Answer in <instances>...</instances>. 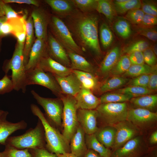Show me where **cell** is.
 I'll return each instance as SVG.
<instances>
[{"instance_id":"cell-1","label":"cell","mask_w":157,"mask_h":157,"mask_svg":"<svg viewBox=\"0 0 157 157\" xmlns=\"http://www.w3.org/2000/svg\"><path fill=\"white\" fill-rule=\"evenodd\" d=\"M65 18L66 24L81 46L100 55L101 50L98 37V17L83 13L76 8Z\"/></svg>"},{"instance_id":"cell-2","label":"cell","mask_w":157,"mask_h":157,"mask_svg":"<svg viewBox=\"0 0 157 157\" xmlns=\"http://www.w3.org/2000/svg\"><path fill=\"white\" fill-rule=\"evenodd\" d=\"M30 109L33 114L38 117L43 126L46 148L50 152L57 155L69 152V143L57 128L50 123L39 107L32 104H31Z\"/></svg>"},{"instance_id":"cell-3","label":"cell","mask_w":157,"mask_h":157,"mask_svg":"<svg viewBox=\"0 0 157 157\" xmlns=\"http://www.w3.org/2000/svg\"><path fill=\"white\" fill-rule=\"evenodd\" d=\"M46 144L43 127L38 119L34 128H30L22 135L10 136L6 140V145L22 149L46 148Z\"/></svg>"},{"instance_id":"cell-4","label":"cell","mask_w":157,"mask_h":157,"mask_svg":"<svg viewBox=\"0 0 157 157\" xmlns=\"http://www.w3.org/2000/svg\"><path fill=\"white\" fill-rule=\"evenodd\" d=\"M24 44L17 41L11 59L4 67L3 69L6 74L10 70L12 71L11 79L14 85V90H21L25 93L26 71L24 63L23 51Z\"/></svg>"},{"instance_id":"cell-5","label":"cell","mask_w":157,"mask_h":157,"mask_svg":"<svg viewBox=\"0 0 157 157\" xmlns=\"http://www.w3.org/2000/svg\"><path fill=\"white\" fill-rule=\"evenodd\" d=\"M59 98L63 104L62 117L63 130L62 134L69 143L78 125L77 115L78 108L74 97L62 94Z\"/></svg>"},{"instance_id":"cell-6","label":"cell","mask_w":157,"mask_h":157,"mask_svg":"<svg viewBox=\"0 0 157 157\" xmlns=\"http://www.w3.org/2000/svg\"><path fill=\"white\" fill-rule=\"evenodd\" d=\"M96 110L102 122L105 125L113 126L127 120L129 109L127 103L124 102L101 104Z\"/></svg>"},{"instance_id":"cell-7","label":"cell","mask_w":157,"mask_h":157,"mask_svg":"<svg viewBox=\"0 0 157 157\" xmlns=\"http://www.w3.org/2000/svg\"><path fill=\"white\" fill-rule=\"evenodd\" d=\"M31 93L37 103L41 106L45 111L46 119L53 126L57 128L62 125V115L63 104L61 99L45 98L40 96L34 90Z\"/></svg>"},{"instance_id":"cell-8","label":"cell","mask_w":157,"mask_h":157,"mask_svg":"<svg viewBox=\"0 0 157 157\" xmlns=\"http://www.w3.org/2000/svg\"><path fill=\"white\" fill-rule=\"evenodd\" d=\"M49 24L53 35L65 48L83 56V51L74 40L68 27L58 17L53 16Z\"/></svg>"},{"instance_id":"cell-9","label":"cell","mask_w":157,"mask_h":157,"mask_svg":"<svg viewBox=\"0 0 157 157\" xmlns=\"http://www.w3.org/2000/svg\"><path fill=\"white\" fill-rule=\"evenodd\" d=\"M26 85H38L49 90L57 97L63 94L56 79L51 73L46 72L38 66L26 71Z\"/></svg>"},{"instance_id":"cell-10","label":"cell","mask_w":157,"mask_h":157,"mask_svg":"<svg viewBox=\"0 0 157 157\" xmlns=\"http://www.w3.org/2000/svg\"><path fill=\"white\" fill-rule=\"evenodd\" d=\"M151 149L142 134L129 140L121 147L112 151L110 157H140Z\"/></svg>"},{"instance_id":"cell-11","label":"cell","mask_w":157,"mask_h":157,"mask_svg":"<svg viewBox=\"0 0 157 157\" xmlns=\"http://www.w3.org/2000/svg\"><path fill=\"white\" fill-rule=\"evenodd\" d=\"M127 120L142 132L151 129L157 121V113L144 109L135 108L129 109Z\"/></svg>"},{"instance_id":"cell-12","label":"cell","mask_w":157,"mask_h":157,"mask_svg":"<svg viewBox=\"0 0 157 157\" xmlns=\"http://www.w3.org/2000/svg\"><path fill=\"white\" fill-rule=\"evenodd\" d=\"M116 129L115 142L112 151L123 146L129 140L142 132L136 126L127 120L113 126Z\"/></svg>"},{"instance_id":"cell-13","label":"cell","mask_w":157,"mask_h":157,"mask_svg":"<svg viewBox=\"0 0 157 157\" xmlns=\"http://www.w3.org/2000/svg\"><path fill=\"white\" fill-rule=\"evenodd\" d=\"M47 51L51 58L68 67H70L71 63L65 48L51 34L47 35Z\"/></svg>"},{"instance_id":"cell-14","label":"cell","mask_w":157,"mask_h":157,"mask_svg":"<svg viewBox=\"0 0 157 157\" xmlns=\"http://www.w3.org/2000/svg\"><path fill=\"white\" fill-rule=\"evenodd\" d=\"M77 118L79 124L85 134H94L97 130L98 113L95 109L79 108L77 110Z\"/></svg>"},{"instance_id":"cell-15","label":"cell","mask_w":157,"mask_h":157,"mask_svg":"<svg viewBox=\"0 0 157 157\" xmlns=\"http://www.w3.org/2000/svg\"><path fill=\"white\" fill-rule=\"evenodd\" d=\"M8 112L4 111L0 116V144L5 145L7 138L15 132L26 129L27 123L24 120L16 123L8 121L7 117Z\"/></svg>"},{"instance_id":"cell-16","label":"cell","mask_w":157,"mask_h":157,"mask_svg":"<svg viewBox=\"0 0 157 157\" xmlns=\"http://www.w3.org/2000/svg\"><path fill=\"white\" fill-rule=\"evenodd\" d=\"M52 75L57 81L63 94L75 97L82 88L80 81L72 71L65 76Z\"/></svg>"},{"instance_id":"cell-17","label":"cell","mask_w":157,"mask_h":157,"mask_svg":"<svg viewBox=\"0 0 157 157\" xmlns=\"http://www.w3.org/2000/svg\"><path fill=\"white\" fill-rule=\"evenodd\" d=\"M47 41L36 38L31 48L28 62L25 66L26 71L34 68L40 60L47 56Z\"/></svg>"},{"instance_id":"cell-18","label":"cell","mask_w":157,"mask_h":157,"mask_svg":"<svg viewBox=\"0 0 157 157\" xmlns=\"http://www.w3.org/2000/svg\"><path fill=\"white\" fill-rule=\"evenodd\" d=\"M31 16L33 19L36 38L47 41V28L50 21L48 16L42 9H37L32 11Z\"/></svg>"},{"instance_id":"cell-19","label":"cell","mask_w":157,"mask_h":157,"mask_svg":"<svg viewBox=\"0 0 157 157\" xmlns=\"http://www.w3.org/2000/svg\"><path fill=\"white\" fill-rule=\"evenodd\" d=\"M74 97L78 109H95L101 104L99 98L90 90L83 87Z\"/></svg>"},{"instance_id":"cell-20","label":"cell","mask_w":157,"mask_h":157,"mask_svg":"<svg viewBox=\"0 0 157 157\" xmlns=\"http://www.w3.org/2000/svg\"><path fill=\"white\" fill-rule=\"evenodd\" d=\"M37 66L46 72L60 76H66L72 72L70 68L57 62L48 55L40 60Z\"/></svg>"},{"instance_id":"cell-21","label":"cell","mask_w":157,"mask_h":157,"mask_svg":"<svg viewBox=\"0 0 157 157\" xmlns=\"http://www.w3.org/2000/svg\"><path fill=\"white\" fill-rule=\"evenodd\" d=\"M85 133L79 124L70 142L71 153L77 157H83L87 151L85 141Z\"/></svg>"},{"instance_id":"cell-22","label":"cell","mask_w":157,"mask_h":157,"mask_svg":"<svg viewBox=\"0 0 157 157\" xmlns=\"http://www.w3.org/2000/svg\"><path fill=\"white\" fill-rule=\"evenodd\" d=\"M116 129L113 126L105 125L98 128L94 133L97 140L106 147L112 148L115 142Z\"/></svg>"},{"instance_id":"cell-23","label":"cell","mask_w":157,"mask_h":157,"mask_svg":"<svg viewBox=\"0 0 157 157\" xmlns=\"http://www.w3.org/2000/svg\"><path fill=\"white\" fill-rule=\"evenodd\" d=\"M44 1L58 15L65 17L76 9L71 0H45Z\"/></svg>"},{"instance_id":"cell-24","label":"cell","mask_w":157,"mask_h":157,"mask_svg":"<svg viewBox=\"0 0 157 157\" xmlns=\"http://www.w3.org/2000/svg\"><path fill=\"white\" fill-rule=\"evenodd\" d=\"M69 59L72 70H78L92 74L94 69L92 65L82 56L72 50H66Z\"/></svg>"},{"instance_id":"cell-25","label":"cell","mask_w":157,"mask_h":157,"mask_svg":"<svg viewBox=\"0 0 157 157\" xmlns=\"http://www.w3.org/2000/svg\"><path fill=\"white\" fill-rule=\"evenodd\" d=\"M120 54V49L117 47L108 52L99 67V72L101 74L105 75L110 72L119 60Z\"/></svg>"},{"instance_id":"cell-26","label":"cell","mask_w":157,"mask_h":157,"mask_svg":"<svg viewBox=\"0 0 157 157\" xmlns=\"http://www.w3.org/2000/svg\"><path fill=\"white\" fill-rule=\"evenodd\" d=\"M129 101L135 108L144 109L152 111L157 106V95L151 94L142 95L133 97Z\"/></svg>"},{"instance_id":"cell-27","label":"cell","mask_w":157,"mask_h":157,"mask_svg":"<svg viewBox=\"0 0 157 157\" xmlns=\"http://www.w3.org/2000/svg\"><path fill=\"white\" fill-rule=\"evenodd\" d=\"M34 32L33 21L30 16L26 21V38L23 51L25 66L28 62L30 52L34 42Z\"/></svg>"},{"instance_id":"cell-28","label":"cell","mask_w":157,"mask_h":157,"mask_svg":"<svg viewBox=\"0 0 157 157\" xmlns=\"http://www.w3.org/2000/svg\"><path fill=\"white\" fill-rule=\"evenodd\" d=\"M85 141L88 149H92L98 153L101 157H110L112 150L106 147L97 139L94 134H85Z\"/></svg>"},{"instance_id":"cell-29","label":"cell","mask_w":157,"mask_h":157,"mask_svg":"<svg viewBox=\"0 0 157 157\" xmlns=\"http://www.w3.org/2000/svg\"><path fill=\"white\" fill-rule=\"evenodd\" d=\"M80 81L82 87L92 90L97 87L98 80L92 73L78 70H72Z\"/></svg>"},{"instance_id":"cell-30","label":"cell","mask_w":157,"mask_h":157,"mask_svg":"<svg viewBox=\"0 0 157 157\" xmlns=\"http://www.w3.org/2000/svg\"><path fill=\"white\" fill-rule=\"evenodd\" d=\"M156 70V66L147 64L131 65L123 75L124 77H136L143 74H150Z\"/></svg>"},{"instance_id":"cell-31","label":"cell","mask_w":157,"mask_h":157,"mask_svg":"<svg viewBox=\"0 0 157 157\" xmlns=\"http://www.w3.org/2000/svg\"><path fill=\"white\" fill-rule=\"evenodd\" d=\"M129 79L124 77L114 76L104 81L99 86V91L104 93L118 89L125 85Z\"/></svg>"},{"instance_id":"cell-32","label":"cell","mask_w":157,"mask_h":157,"mask_svg":"<svg viewBox=\"0 0 157 157\" xmlns=\"http://www.w3.org/2000/svg\"><path fill=\"white\" fill-rule=\"evenodd\" d=\"M133 97L131 95L115 92L105 93L102 95L99 99L101 104L121 103L129 101Z\"/></svg>"},{"instance_id":"cell-33","label":"cell","mask_w":157,"mask_h":157,"mask_svg":"<svg viewBox=\"0 0 157 157\" xmlns=\"http://www.w3.org/2000/svg\"><path fill=\"white\" fill-rule=\"evenodd\" d=\"M153 90H151L146 87L137 86H129L120 89L115 91V92L131 95L134 97L151 94L153 93Z\"/></svg>"},{"instance_id":"cell-34","label":"cell","mask_w":157,"mask_h":157,"mask_svg":"<svg viewBox=\"0 0 157 157\" xmlns=\"http://www.w3.org/2000/svg\"><path fill=\"white\" fill-rule=\"evenodd\" d=\"M96 10L104 14L110 22L112 21L115 15L114 6L111 2L107 0H98Z\"/></svg>"},{"instance_id":"cell-35","label":"cell","mask_w":157,"mask_h":157,"mask_svg":"<svg viewBox=\"0 0 157 157\" xmlns=\"http://www.w3.org/2000/svg\"><path fill=\"white\" fill-rule=\"evenodd\" d=\"M114 3L115 10L120 14H124L132 9L140 8L141 5V1L138 0H128L122 3L114 1Z\"/></svg>"},{"instance_id":"cell-36","label":"cell","mask_w":157,"mask_h":157,"mask_svg":"<svg viewBox=\"0 0 157 157\" xmlns=\"http://www.w3.org/2000/svg\"><path fill=\"white\" fill-rule=\"evenodd\" d=\"M74 7L84 13H89L96 8L97 0H71Z\"/></svg>"},{"instance_id":"cell-37","label":"cell","mask_w":157,"mask_h":157,"mask_svg":"<svg viewBox=\"0 0 157 157\" xmlns=\"http://www.w3.org/2000/svg\"><path fill=\"white\" fill-rule=\"evenodd\" d=\"M131 65L129 57L125 55L119 58L110 71L112 74L118 76L125 73Z\"/></svg>"},{"instance_id":"cell-38","label":"cell","mask_w":157,"mask_h":157,"mask_svg":"<svg viewBox=\"0 0 157 157\" xmlns=\"http://www.w3.org/2000/svg\"><path fill=\"white\" fill-rule=\"evenodd\" d=\"M1 153L3 157H32L28 149H20L6 144Z\"/></svg>"},{"instance_id":"cell-39","label":"cell","mask_w":157,"mask_h":157,"mask_svg":"<svg viewBox=\"0 0 157 157\" xmlns=\"http://www.w3.org/2000/svg\"><path fill=\"white\" fill-rule=\"evenodd\" d=\"M100 40L102 45L104 49L108 47L113 40V33L108 26L105 23L101 25L100 28Z\"/></svg>"},{"instance_id":"cell-40","label":"cell","mask_w":157,"mask_h":157,"mask_svg":"<svg viewBox=\"0 0 157 157\" xmlns=\"http://www.w3.org/2000/svg\"><path fill=\"white\" fill-rule=\"evenodd\" d=\"M114 27L117 33L123 38H128L131 34L130 25L125 19H121L117 21L114 24Z\"/></svg>"},{"instance_id":"cell-41","label":"cell","mask_w":157,"mask_h":157,"mask_svg":"<svg viewBox=\"0 0 157 157\" xmlns=\"http://www.w3.org/2000/svg\"><path fill=\"white\" fill-rule=\"evenodd\" d=\"M145 13L140 8L131 10L127 12L126 17L132 23L141 24Z\"/></svg>"},{"instance_id":"cell-42","label":"cell","mask_w":157,"mask_h":157,"mask_svg":"<svg viewBox=\"0 0 157 157\" xmlns=\"http://www.w3.org/2000/svg\"><path fill=\"white\" fill-rule=\"evenodd\" d=\"M149 46V43L145 40H140L126 47L124 49V52L131 54L136 51L143 52L148 48Z\"/></svg>"},{"instance_id":"cell-43","label":"cell","mask_w":157,"mask_h":157,"mask_svg":"<svg viewBox=\"0 0 157 157\" xmlns=\"http://www.w3.org/2000/svg\"><path fill=\"white\" fill-rule=\"evenodd\" d=\"M14 90V85L11 79L6 74L0 80V94L11 92Z\"/></svg>"},{"instance_id":"cell-44","label":"cell","mask_w":157,"mask_h":157,"mask_svg":"<svg viewBox=\"0 0 157 157\" xmlns=\"http://www.w3.org/2000/svg\"><path fill=\"white\" fill-rule=\"evenodd\" d=\"M150 74H143L129 81V86H137L147 88Z\"/></svg>"},{"instance_id":"cell-45","label":"cell","mask_w":157,"mask_h":157,"mask_svg":"<svg viewBox=\"0 0 157 157\" xmlns=\"http://www.w3.org/2000/svg\"><path fill=\"white\" fill-rule=\"evenodd\" d=\"M32 157H56L57 155L49 151L45 148L28 149Z\"/></svg>"},{"instance_id":"cell-46","label":"cell","mask_w":157,"mask_h":157,"mask_svg":"<svg viewBox=\"0 0 157 157\" xmlns=\"http://www.w3.org/2000/svg\"><path fill=\"white\" fill-rule=\"evenodd\" d=\"M141 6L142 10L145 14L157 17V7L153 2L149 1H144L142 3H141Z\"/></svg>"},{"instance_id":"cell-47","label":"cell","mask_w":157,"mask_h":157,"mask_svg":"<svg viewBox=\"0 0 157 157\" xmlns=\"http://www.w3.org/2000/svg\"><path fill=\"white\" fill-rule=\"evenodd\" d=\"M138 32L139 34L153 41H156L157 39V32L155 29L149 28H140Z\"/></svg>"},{"instance_id":"cell-48","label":"cell","mask_w":157,"mask_h":157,"mask_svg":"<svg viewBox=\"0 0 157 157\" xmlns=\"http://www.w3.org/2000/svg\"><path fill=\"white\" fill-rule=\"evenodd\" d=\"M142 52L144 62L150 66H154L156 62V58L152 49L148 48Z\"/></svg>"},{"instance_id":"cell-49","label":"cell","mask_w":157,"mask_h":157,"mask_svg":"<svg viewBox=\"0 0 157 157\" xmlns=\"http://www.w3.org/2000/svg\"><path fill=\"white\" fill-rule=\"evenodd\" d=\"M129 58L132 65L144 64V60L143 52L141 51L134 52L131 54Z\"/></svg>"},{"instance_id":"cell-50","label":"cell","mask_w":157,"mask_h":157,"mask_svg":"<svg viewBox=\"0 0 157 157\" xmlns=\"http://www.w3.org/2000/svg\"><path fill=\"white\" fill-rule=\"evenodd\" d=\"M157 24V17L145 14L140 24L144 26H149L156 25Z\"/></svg>"},{"instance_id":"cell-51","label":"cell","mask_w":157,"mask_h":157,"mask_svg":"<svg viewBox=\"0 0 157 157\" xmlns=\"http://www.w3.org/2000/svg\"><path fill=\"white\" fill-rule=\"evenodd\" d=\"M5 16L7 19L21 17L18 13L15 11L9 5L5 4L4 7Z\"/></svg>"},{"instance_id":"cell-52","label":"cell","mask_w":157,"mask_h":157,"mask_svg":"<svg viewBox=\"0 0 157 157\" xmlns=\"http://www.w3.org/2000/svg\"><path fill=\"white\" fill-rule=\"evenodd\" d=\"M147 88L154 91L157 88V70L150 74Z\"/></svg>"},{"instance_id":"cell-53","label":"cell","mask_w":157,"mask_h":157,"mask_svg":"<svg viewBox=\"0 0 157 157\" xmlns=\"http://www.w3.org/2000/svg\"><path fill=\"white\" fill-rule=\"evenodd\" d=\"M3 1L5 4L10 3L26 4L33 5L37 7H38L40 5L39 1L35 0H4Z\"/></svg>"},{"instance_id":"cell-54","label":"cell","mask_w":157,"mask_h":157,"mask_svg":"<svg viewBox=\"0 0 157 157\" xmlns=\"http://www.w3.org/2000/svg\"><path fill=\"white\" fill-rule=\"evenodd\" d=\"M1 31L2 35L12 34L13 27L11 24L8 19L2 24L1 27Z\"/></svg>"},{"instance_id":"cell-55","label":"cell","mask_w":157,"mask_h":157,"mask_svg":"<svg viewBox=\"0 0 157 157\" xmlns=\"http://www.w3.org/2000/svg\"><path fill=\"white\" fill-rule=\"evenodd\" d=\"M83 157H101L96 151L91 149H88Z\"/></svg>"},{"instance_id":"cell-56","label":"cell","mask_w":157,"mask_h":157,"mask_svg":"<svg viewBox=\"0 0 157 157\" xmlns=\"http://www.w3.org/2000/svg\"><path fill=\"white\" fill-rule=\"evenodd\" d=\"M149 142L151 144L154 145L157 143V131H154L149 138Z\"/></svg>"},{"instance_id":"cell-57","label":"cell","mask_w":157,"mask_h":157,"mask_svg":"<svg viewBox=\"0 0 157 157\" xmlns=\"http://www.w3.org/2000/svg\"><path fill=\"white\" fill-rule=\"evenodd\" d=\"M140 157H157L156 149L151 148L149 152Z\"/></svg>"},{"instance_id":"cell-58","label":"cell","mask_w":157,"mask_h":157,"mask_svg":"<svg viewBox=\"0 0 157 157\" xmlns=\"http://www.w3.org/2000/svg\"><path fill=\"white\" fill-rule=\"evenodd\" d=\"M5 4L3 1L0 0V17L5 15L4 9Z\"/></svg>"},{"instance_id":"cell-59","label":"cell","mask_w":157,"mask_h":157,"mask_svg":"<svg viewBox=\"0 0 157 157\" xmlns=\"http://www.w3.org/2000/svg\"><path fill=\"white\" fill-rule=\"evenodd\" d=\"M56 157H77L71 153L68 152L57 155Z\"/></svg>"},{"instance_id":"cell-60","label":"cell","mask_w":157,"mask_h":157,"mask_svg":"<svg viewBox=\"0 0 157 157\" xmlns=\"http://www.w3.org/2000/svg\"><path fill=\"white\" fill-rule=\"evenodd\" d=\"M7 20V19L5 16L0 17V36L2 35L1 31V27L2 24L6 22Z\"/></svg>"},{"instance_id":"cell-61","label":"cell","mask_w":157,"mask_h":157,"mask_svg":"<svg viewBox=\"0 0 157 157\" xmlns=\"http://www.w3.org/2000/svg\"><path fill=\"white\" fill-rule=\"evenodd\" d=\"M157 46L156 44L154 45L153 47V50H152L156 55H157Z\"/></svg>"},{"instance_id":"cell-62","label":"cell","mask_w":157,"mask_h":157,"mask_svg":"<svg viewBox=\"0 0 157 157\" xmlns=\"http://www.w3.org/2000/svg\"><path fill=\"white\" fill-rule=\"evenodd\" d=\"M0 157H3L2 153H1V152H0Z\"/></svg>"}]
</instances>
